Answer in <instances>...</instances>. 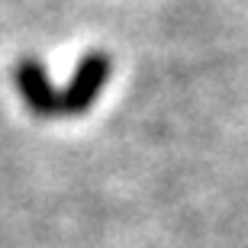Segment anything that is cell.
Wrapping results in <instances>:
<instances>
[{"instance_id":"cell-1","label":"cell","mask_w":248,"mask_h":248,"mask_svg":"<svg viewBox=\"0 0 248 248\" xmlns=\"http://www.w3.org/2000/svg\"><path fill=\"white\" fill-rule=\"evenodd\" d=\"M110 78V58L103 52H87L74 68V78L62 91V116H81L100 97L103 84Z\"/></svg>"},{"instance_id":"cell-2","label":"cell","mask_w":248,"mask_h":248,"mask_svg":"<svg viewBox=\"0 0 248 248\" xmlns=\"http://www.w3.org/2000/svg\"><path fill=\"white\" fill-rule=\"evenodd\" d=\"M13 78H16V87L23 93V103L29 107V113H36L42 120L62 116V93L52 87L46 68L36 58H19L13 68Z\"/></svg>"}]
</instances>
